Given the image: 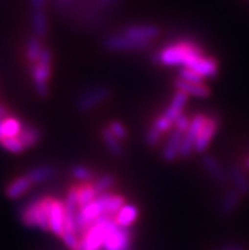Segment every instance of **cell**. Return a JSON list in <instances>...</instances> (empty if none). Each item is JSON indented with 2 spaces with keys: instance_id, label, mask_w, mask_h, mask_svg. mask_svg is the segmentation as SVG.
I'll use <instances>...</instances> for the list:
<instances>
[{
  "instance_id": "6da1fadb",
  "label": "cell",
  "mask_w": 249,
  "mask_h": 250,
  "mask_svg": "<svg viewBox=\"0 0 249 250\" xmlns=\"http://www.w3.org/2000/svg\"><path fill=\"white\" fill-rule=\"evenodd\" d=\"M201 56H204V51L199 44L191 41H180L161 48L155 55V61L165 66L189 67Z\"/></svg>"
},
{
  "instance_id": "7a4b0ae2",
  "label": "cell",
  "mask_w": 249,
  "mask_h": 250,
  "mask_svg": "<svg viewBox=\"0 0 249 250\" xmlns=\"http://www.w3.org/2000/svg\"><path fill=\"white\" fill-rule=\"evenodd\" d=\"M52 197H37L27 202L21 211V221L27 228H38L47 231Z\"/></svg>"
},
{
  "instance_id": "3957f363",
  "label": "cell",
  "mask_w": 249,
  "mask_h": 250,
  "mask_svg": "<svg viewBox=\"0 0 249 250\" xmlns=\"http://www.w3.org/2000/svg\"><path fill=\"white\" fill-rule=\"evenodd\" d=\"M51 66H52V52L48 47H44L40 59L35 63H32L31 67V75L35 90L38 97H41V98H46L48 95Z\"/></svg>"
},
{
  "instance_id": "277c9868",
  "label": "cell",
  "mask_w": 249,
  "mask_h": 250,
  "mask_svg": "<svg viewBox=\"0 0 249 250\" xmlns=\"http://www.w3.org/2000/svg\"><path fill=\"white\" fill-rule=\"evenodd\" d=\"M110 216H102L85 232L80 235L79 250H102L103 249L107 225Z\"/></svg>"
},
{
  "instance_id": "5b68a950",
  "label": "cell",
  "mask_w": 249,
  "mask_h": 250,
  "mask_svg": "<svg viewBox=\"0 0 249 250\" xmlns=\"http://www.w3.org/2000/svg\"><path fill=\"white\" fill-rule=\"evenodd\" d=\"M133 235L130 229L121 228L114 217L108 220L107 235L102 250H130Z\"/></svg>"
},
{
  "instance_id": "8992f818",
  "label": "cell",
  "mask_w": 249,
  "mask_h": 250,
  "mask_svg": "<svg viewBox=\"0 0 249 250\" xmlns=\"http://www.w3.org/2000/svg\"><path fill=\"white\" fill-rule=\"evenodd\" d=\"M111 97V89L104 85L91 86L80 93L76 99V108L80 112H89L104 103Z\"/></svg>"
},
{
  "instance_id": "52a82bcc",
  "label": "cell",
  "mask_w": 249,
  "mask_h": 250,
  "mask_svg": "<svg viewBox=\"0 0 249 250\" xmlns=\"http://www.w3.org/2000/svg\"><path fill=\"white\" fill-rule=\"evenodd\" d=\"M207 121V116L204 113L195 114L191 120L188 130L183 133L182 143H181L180 147V156L181 158H188L193 151H195V145L199 137L200 131L202 130L204 125Z\"/></svg>"
},
{
  "instance_id": "ba28073f",
  "label": "cell",
  "mask_w": 249,
  "mask_h": 250,
  "mask_svg": "<svg viewBox=\"0 0 249 250\" xmlns=\"http://www.w3.org/2000/svg\"><path fill=\"white\" fill-rule=\"evenodd\" d=\"M150 42L136 40V38L129 37L123 35H111L103 40V46L107 50L114 51V52H126V51H140L149 47Z\"/></svg>"
},
{
  "instance_id": "9c48e42d",
  "label": "cell",
  "mask_w": 249,
  "mask_h": 250,
  "mask_svg": "<svg viewBox=\"0 0 249 250\" xmlns=\"http://www.w3.org/2000/svg\"><path fill=\"white\" fill-rule=\"evenodd\" d=\"M220 126V120L218 116H207V121L204 125L202 130L200 131L197 141L195 145V151L196 152H205L208 145L211 144L212 139L216 135Z\"/></svg>"
},
{
  "instance_id": "30bf717a",
  "label": "cell",
  "mask_w": 249,
  "mask_h": 250,
  "mask_svg": "<svg viewBox=\"0 0 249 250\" xmlns=\"http://www.w3.org/2000/svg\"><path fill=\"white\" fill-rule=\"evenodd\" d=\"M64 229H65V205H64V201L54 198L51 203L48 231L61 238V235L64 234Z\"/></svg>"
},
{
  "instance_id": "8fae6325",
  "label": "cell",
  "mask_w": 249,
  "mask_h": 250,
  "mask_svg": "<svg viewBox=\"0 0 249 250\" xmlns=\"http://www.w3.org/2000/svg\"><path fill=\"white\" fill-rule=\"evenodd\" d=\"M122 33L136 40L150 42L160 35V28L155 24H131L127 25Z\"/></svg>"
},
{
  "instance_id": "7c38bea8",
  "label": "cell",
  "mask_w": 249,
  "mask_h": 250,
  "mask_svg": "<svg viewBox=\"0 0 249 250\" xmlns=\"http://www.w3.org/2000/svg\"><path fill=\"white\" fill-rule=\"evenodd\" d=\"M202 165H204V168L208 173V175L212 178V181L216 182L220 186H224L226 183L229 175L225 171V169L223 168L220 162L212 154H204V156H202Z\"/></svg>"
},
{
  "instance_id": "4fadbf2b",
  "label": "cell",
  "mask_w": 249,
  "mask_h": 250,
  "mask_svg": "<svg viewBox=\"0 0 249 250\" xmlns=\"http://www.w3.org/2000/svg\"><path fill=\"white\" fill-rule=\"evenodd\" d=\"M97 201L101 205L103 215L110 216V217H114L116 213L120 211L121 207L126 203V201H125V198L122 196L110 193V192H104V193L98 194Z\"/></svg>"
},
{
  "instance_id": "5bb4252c",
  "label": "cell",
  "mask_w": 249,
  "mask_h": 250,
  "mask_svg": "<svg viewBox=\"0 0 249 250\" xmlns=\"http://www.w3.org/2000/svg\"><path fill=\"white\" fill-rule=\"evenodd\" d=\"M189 69L195 70L196 73L200 74L205 79H214L219 73L218 61L215 60L214 57L205 56V55L200 57L199 60H196L189 66Z\"/></svg>"
},
{
  "instance_id": "9a60e30c",
  "label": "cell",
  "mask_w": 249,
  "mask_h": 250,
  "mask_svg": "<svg viewBox=\"0 0 249 250\" xmlns=\"http://www.w3.org/2000/svg\"><path fill=\"white\" fill-rule=\"evenodd\" d=\"M183 133L180 130H172L167 139L164 147H163V159L167 163L176 162V159L180 156V147L182 143Z\"/></svg>"
},
{
  "instance_id": "2e32d148",
  "label": "cell",
  "mask_w": 249,
  "mask_h": 250,
  "mask_svg": "<svg viewBox=\"0 0 249 250\" xmlns=\"http://www.w3.org/2000/svg\"><path fill=\"white\" fill-rule=\"evenodd\" d=\"M227 175L234 186V189H237L242 196L249 194V178L242 167L238 164H231L227 169Z\"/></svg>"
},
{
  "instance_id": "e0dca14e",
  "label": "cell",
  "mask_w": 249,
  "mask_h": 250,
  "mask_svg": "<svg viewBox=\"0 0 249 250\" xmlns=\"http://www.w3.org/2000/svg\"><path fill=\"white\" fill-rule=\"evenodd\" d=\"M242 197L243 196L237 189L227 190L226 193L221 197L220 203H219V213L224 217H227L235 212V209L239 207Z\"/></svg>"
},
{
  "instance_id": "ac0fdd59",
  "label": "cell",
  "mask_w": 249,
  "mask_h": 250,
  "mask_svg": "<svg viewBox=\"0 0 249 250\" xmlns=\"http://www.w3.org/2000/svg\"><path fill=\"white\" fill-rule=\"evenodd\" d=\"M32 186H33V184H32V182L29 181L27 175L18 177L6 186L5 196L8 197L9 200H18V198L24 196V193H27V192L31 189Z\"/></svg>"
},
{
  "instance_id": "d6986e66",
  "label": "cell",
  "mask_w": 249,
  "mask_h": 250,
  "mask_svg": "<svg viewBox=\"0 0 249 250\" xmlns=\"http://www.w3.org/2000/svg\"><path fill=\"white\" fill-rule=\"evenodd\" d=\"M177 90L186 93L187 95H192V97H197V98H206L210 95V88L206 86L205 84H196V83H188L184 82L182 79H178L174 82Z\"/></svg>"
},
{
  "instance_id": "ffe728a7",
  "label": "cell",
  "mask_w": 249,
  "mask_h": 250,
  "mask_svg": "<svg viewBox=\"0 0 249 250\" xmlns=\"http://www.w3.org/2000/svg\"><path fill=\"white\" fill-rule=\"evenodd\" d=\"M137 217H139V208L135 205L125 203L120 208V211L116 213L114 220H116V222L121 228L130 229V226L137 220Z\"/></svg>"
},
{
  "instance_id": "44dd1931",
  "label": "cell",
  "mask_w": 249,
  "mask_h": 250,
  "mask_svg": "<svg viewBox=\"0 0 249 250\" xmlns=\"http://www.w3.org/2000/svg\"><path fill=\"white\" fill-rule=\"evenodd\" d=\"M56 170L52 165L48 164H40L33 167L32 169H29L28 173H27V177H28L29 181L32 182V184H40L44 183V182L50 181L51 178L54 177Z\"/></svg>"
},
{
  "instance_id": "7402d4cb",
  "label": "cell",
  "mask_w": 249,
  "mask_h": 250,
  "mask_svg": "<svg viewBox=\"0 0 249 250\" xmlns=\"http://www.w3.org/2000/svg\"><path fill=\"white\" fill-rule=\"evenodd\" d=\"M187 99H188V95H187L186 93L181 92V90H177V92L174 93L172 101H170L169 105H168L167 109H165L163 114H165L169 120H172L174 122L177 116L183 112V108L186 105Z\"/></svg>"
},
{
  "instance_id": "603a6c76",
  "label": "cell",
  "mask_w": 249,
  "mask_h": 250,
  "mask_svg": "<svg viewBox=\"0 0 249 250\" xmlns=\"http://www.w3.org/2000/svg\"><path fill=\"white\" fill-rule=\"evenodd\" d=\"M32 28L35 32V36L44 38L48 33V19L45 10H32L31 14Z\"/></svg>"
},
{
  "instance_id": "cb8c5ba5",
  "label": "cell",
  "mask_w": 249,
  "mask_h": 250,
  "mask_svg": "<svg viewBox=\"0 0 249 250\" xmlns=\"http://www.w3.org/2000/svg\"><path fill=\"white\" fill-rule=\"evenodd\" d=\"M18 137L22 141L25 149H31L41 141L42 132L38 130L37 127L32 126V125H23V128Z\"/></svg>"
},
{
  "instance_id": "d4e9b609",
  "label": "cell",
  "mask_w": 249,
  "mask_h": 250,
  "mask_svg": "<svg viewBox=\"0 0 249 250\" xmlns=\"http://www.w3.org/2000/svg\"><path fill=\"white\" fill-rule=\"evenodd\" d=\"M102 139H103L104 144L107 146V149L110 150V152L114 158H123V155H125V149H123L122 144H121V140L117 139L113 133L108 130V127L102 130Z\"/></svg>"
},
{
  "instance_id": "484cf974",
  "label": "cell",
  "mask_w": 249,
  "mask_h": 250,
  "mask_svg": "<svg viewBox=\"0 0 249 250\" xmlns=\"http://www.w3.org/2000/svg\"><path fill=\"white\" fill-rule=\"evenodd\" d=\"M44 50L41 38L37 36H32L25 44V59L31 63H35L40 59L41 52Z\"/></svg>"
},
{
  "instance_id": "4316f807",
  "label": "cell",
  "mask_w": 249,
  "mask_h": 250,
  "mask_svg": "<svg viewBox=\"0 0 249 250\" xmlns=\"http://www.w3.org/2000/svg\"><path fill=\"white\" fill-rule=\"evenodd\" d=\"M78 189V202H79V207L87 206L88 203L93 202L98 197V192L95 190L93 183H84L79 187H76Z\"/></svg>"
},
{
  "instance_id": "83f0119b",
  "label": "cell",
  "mask_w": 249,
  "mask_h": 250,
  "mask_svg": "<svg viewBox=\"0 0 249 250\" xmlns=\"http://www.w3.org/2000/svg\"><path fill=\"white\" fill-rule=\"evenodd\" d=\"M23 124L17 117L6 116L3 118V135L5 137H17L22 131Z\"/></svg>"
},
{
  "instance_id": "f1b7e54d",
  "label": "cell",
  "mask_w": 249,
  "mask_h": 250,
  "mask_svg": "<svg viewBox=\"0 0 249 250\" xmlns=\"http://www.w3.org/2000/svg\"><path fill=\"white\" fill-rule=\"evenodd\" d=\"M114 182H116L114 175L103 174L93 182V186H94L98 194H101V193H104V192H108V189H111V188L113 187Z\"/></svg>"
},
{
  "instance_id": "f546056e",
  "label": "cell",
  "mask_w": 249,
  "mask_h": 250,
  "mask_svg": "<svg viewBox=\"0 0 249 250\" xmlns=\"http://www.w3.org/2000/svg\"><path fill=\"white\" fill-rule=\"evenodd\" d=\"M71 174H73V177L75 178V179L83 182V183H88V182L91 181L93 177H94L93 170H91V168H88V167H85V165L82 164L74 165L73 168H71Z\"/></svg>"
},
{
  "instance_id": "4dcf8cb0",
  "label": "cell",
  "mask_w": 249,
  "mask_h": 250,
  "mask_svg": "<svg viewBox=\"0 0 249 250\" xmlns=\"http://www.w3.org/2000/svg\"><path fill=\"white\" fill-rule=\"evenodd\" d=\"M0 145L3 146L4 149L8 150L12 154H21L25 150L24 145L22 144V141L19 140V137H5L0 141Z\"/></svg>"
},
{
  "instance_id": "1f68e13d",
  "label": "cell",
  "mask_w": 249,
  "mask_h": 250,
  "mask_svg": "<svg viewBox=\"0 0 249 250\" xmlns=\"http://www.w3.org/2000/svg\"><path fill=\"white\" fill-rule=\"evenodd\" d=\"M178 78L184 82L196 83V84H204L205 82V78H202L200 74H197L195 70L189 69V67H182L178 73Z\"/></svg>"
},
{
  "instance_id": "d6a6232c",
  "label": "cell",
  "mask_w": 249,
  "mask_h": 250,
  "mask_svg": "<svg viewBox=\"0 0 249 250\" xmlns=\"http://www.w3.org/2000/svg\"><path fill=\"white\" fill-rule=\"evenodd\" d=\"M108 130L113 133L117 139L121 140V141L127 137L126 127H125V125H123L122 122H120V121H111L110 125H108Z\"/></svg>"
},
{
  "instance_id": "836d02e7",
  "label": "cell",
  "mask_w": 249,
  "mask_h": 250,
  "mask_svg": "<svg viewBox=\"0 0 249 250\" xmlns=\"http://www.w3.org/2000/svg\"><path fill=\"white\" fill-rule=\"evenodd\" d=\"M173 125V121L169 120L165 114H161V116H159V117L154 121V124H153L152 126H154L155 128L160 131L161 133H167L170 132V128H172Z\"/></svg>"
},
{
  "instance_id": "e575fe53",
  "label": "cell",
  "mask_w": 249,
  "mask_h": 250,
  "mask_svg": "<svg viewBox=\"0 0 249 250\" xmlns=\"http://www.w3.org/2000/svg\"><path fill=\"white\" fill-rule=\"evenodd\" d=\"M163 135H164V133H161L160 131L157 130L154 126H152L150 128H149L148 132H146V136H145L146 144H148L149 146H157L159 143H160Z\"/></svg>"
},
{
  "instance_id": "d590c367",
  "label": "cell",
  "mask_w": 249,
  "mask_h": 250,
  "mask_svg": "<svg viewBox=\"0 0 249 250\" xmlns=\"http://www.w3.org/2000/svg\"><path fill=\"white\" fill-rule=\"evenodd\" d=\"M189 124H191V120L183 112L181 114H178L176 120H174V126H176L177 130H180L182 133H184L188 130Z\"/></svg>"
},
{
  "instance_id": "8d00e7d4",
  "label": "cell",
  "mask_w": 249,
  "mask_h": 250,
  "mask_svg": "<svg viewBox=\"0 0 249 250\" xmlns=\"http://www.w3.org/2000/svg\"><path fill=\"white\" fill-rule=\"evenodd\" d=\"M32 10H44L46 0H29Z\"/></svg>"
},
{
  "instance_id": "74e56055",
  "label": "cell",
  "mask_w": 249,
  "mask_h": 250,
  "mask_svg": "<svg viewBox=\"0 0 249 250\" xmlns=\"http://www.w3.org/2000/svg\"><path fill=\"white\" fill-rule=\"evenodd\" d=\"M116 1H118V0H97L95 4H97L98 8H104V6L112 5V4H114Z\"/></svg>"
},
{
  "instance_id": "f35d334b",
  "label": "cell",
  "mask_w": 249,
  "mask_h": 250,
  "mask_svg": "<svg viewBox=\"0 0 249 250\" xmlns=\"http://www.w3.org/2000/svg\"><path fill=\"white\" fill-rule=\"evenodd\" d=\"M8 116V108L4 104H0V120Z\"/></svg>"
},
{
  "instance_id": "ab89813d",
  "label": "cell",
  "mask_w": 249,
  "mask_h": 250,
  "mask_svg": "<svg viewBox=\"0 0 249 250\" xmlns=\"http://www.w3.org/2000/svg\"><path fill=\"white\" fill-rule=\"evenodd\" d=\"M223 250H244V249L242 247H239V245H229V247L224 248Z\"/></svg>"
},
{
  "instance_id": "60d3db41",
  "label": "cell",
  "mask_w": 249,
  "mask_h": 250,
  "mask_svg": "<svg viewBox=\"0 0 249 250\" xmlns=\"http://www.w3.org/2000/svg\"><path fill=\"white\" fill-rule=\"evenodd\" d=\"M246 165H247V168L249 169V158L246 160Z\"/></svg>"
}]
</instances>
